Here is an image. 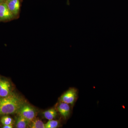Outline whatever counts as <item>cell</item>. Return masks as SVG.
I'll use <instances>...</instances> for the list:
<instances>
[{"label": "cell", "instance_id": "6da1fadb", "mask_svg": "<svg viewBox=\"0 0 128 128\" xmlns=\"http://www.w3.org/2000/svg\"><path fill=\"white\" fill-rule=\"evenodd\" d=\"M25 103L23 98L12 92L6 96L1 97L0 98V115L18 113Z\"/></svg>", "mask_w": 128, "mask_h": 128}, {"label": "cell", "instance_id": "7a4b0ae2", "mask_svg": "<svg viewBox=\"0 0 128 128\" xmlns=\"http://www.w3.org/2000/svg\"><path fill=\"white\" fill-rule=\"evenodd\" d=\"M18 114L22 116L30 123L36 116V110L29 104H24L18 112Z\"/></svg>", "mask_w": 128, "mask_h": 128}, {"label": "cell", "instance_id": "3957f363", "mask_svg": "<svg viewBox=\"0 0 128 128\" xmlns=\"http://www.w3.org/2000/svg\"><path fill=\"white\" fill-rule=\"evenodd\" d=\"M77 94L78 92L76 89L70 88L60 97V102L73 105L77 99Z\"/></svg>", "mask_w": 128, "mask_h": 128}, {"label": "cell", "instance_id": "277c9868", "mask_svg": "<svg viewBox=\"0 0 128 128\" xmlns=\"http://www.w3.org/2000/svg\"><path fill=\"white\" fill-rule=\"evenodd\" d=\"M14 17L5 2L0 3V20H9L13 18Z\"/></svg>", "mask_w": 128, "mask_h": 128}, {"label": "cell", "instance_id": "5b68a950", "mask_svg": "<svg viewBox=\"0 0 128 128\" xmlns=\"http://www.w3.org/2000/svg\"><path fill=\"white\" fill-rule=\"evenodd\" d=\"M12 93L11 86L9 81L0 78V97H4Z\"/></svg>", "mask_w": 128, "mask_h": 128}, {"label": "cell", "instance_id": "8992f818", "mask_svg": "<svg viewBox=\"0 0 128 128\" xmlns=\"http://www.w3.org/2000/svg\"><path fill=\"white\" fill-rule=\"evenodd\" d=\"M5 2L13 16H17L20 10V0H6Z\"/></svg>", "mask_w": 128, "mask_h": 128}, {"label": "cell", "instance_id": "52a82bcc", "mask_svg": "<svg viewBox=\"0 0 128 128\" xmlns=\"http://www.w3.org/2000/svg\"><path fill=\"white\" fill-rule=\"evenodd\" d=\"M58 111L65 119L68 118L70 114V108L69 104L60 102L57 108Z\"/></svg>", "mask_w": 128, "mask_h": 128}, {"label": "cell", "instance_id": "ba28073f", "mask_svg": "<svg viewBox=\"0 0 128 128\" xmlns=\"http://www.w3.org/2000/svg\"><path fill=\"white\" fill-rule=\"evenodd\" d=\"M16 122V127L17 128H26L30 126V122L22 116L18 114Z\"/></svg>", "mask_w": 128, "mask_h": 128}, {"label": "cell", "instance_id": "9c48e42d", "mask_svg": "<svg viewBox=\"0 0 128 128\" xmlns=\"http://www.w3.org/2000/svg\"><path fill=\"white\" fill-rule=\"evenodd\" d=\"M44 116L46 119L50 120L55 118L57 115V112L54 108H50L43 112Z\"/></svg>", "mask_w": 128, "mask_h": 128}, {"label": "cell", "instance_id": "30bf717a", "mask_svg": "<svg viewBox=\"0 0 128 128\" xmlns=\"http://www.w3.org/2000/svg\"><path fill=\"white\" fill-rule=\"evenodd\" d=\"M29 128H45V124L41 120L35 119L30 123Z\"/></svg>", "mask_w": 128, "mask_h": 128}, {"label": "cell", "instance_id": "8fae6325", "mask_svg": "<svg viewBox=\"0 0 128 128\" xmlns=\"http://www.w3.org/2000/svg\"><path fill=\"white\" fill-rule=\"evenodd\" d=\"M60 125V122L57 120H49L48 122L45 124V128H56Z\"/></svg>", "mask_w": 128, "mask_h": 128}, {"label": "cell", "instance_id": "7c38bea8", "mask_svg": "<svg viewBox=\"0 0 128 128\" xmlns=\"http://www.w3.org/2000/svg\"><path fill=\"white\" fill-rule=\"evenodd\" d=\"M1 122L3 125L12 124H14L13 119L10 117L8 116H4L1 119Z\"/></svg>", "mask_w": 128, "mask_h": 128}, {"label": "cell", "instance_id": "4fadbf2b", "mask_svg": "<svg viewBox=\"0 0 128 128\" xmlns=\"http://www.w3.org/2000/svg\"><path fill=\"white\" fill-rule=\"evenodd\" d=\"M13 128L12 124H8V125H5L3 126L4 128Z\"/></svg>", "mask_w": 128, "mask_h": 128}, {"label": "cell", "instance_id": "5bb4252c", "mask_svg": "<svg viewBox=\"0 0 128 128\" xmlns=\"http://www.w3.org/2000/svg\"><path fill=\"white\" fill-rule=\"evenodd\" d=\"M70 2H69V0H67V2H66V4L68 5H70Z\"/></svg>", "mask_w": 128, "mask_h": 128}, {"label": "cell", "instance_id": "9a60e30c", "mask_svg": "<svg viewBox=\"0 0 128 128\" xmlns=\"http://www.w3.org/2000/svg\"><path fill=\"white\" fill-rule=\"evenodd\" d=\"M4 1V0H0V3H2V2H5Z\"/></svg>", "mask_w": 128, "mask_h": 128}]
</instances>
